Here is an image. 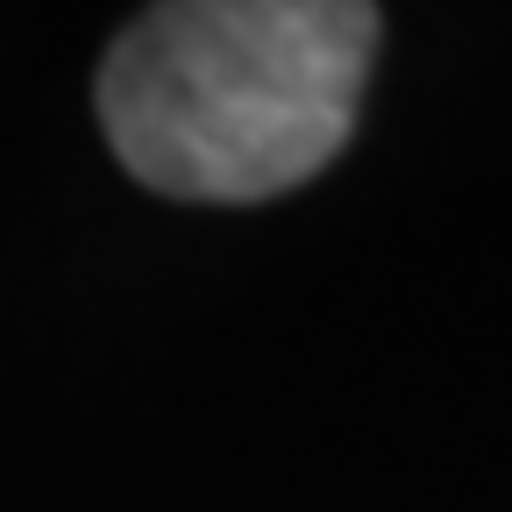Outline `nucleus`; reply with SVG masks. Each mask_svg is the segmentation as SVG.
<instances>
[{"instance_id":"1","label":"nucleus","mask_w":512,"mask_h":512,"mask_svg":"<svg viewBox=\"0 0 512 512\" xmlns=\"http://www.w3.org/2000/svg\"><path fill=\"white\" fill-rule=\"evenodd\" d=\"M384 15L363 0H171L100 57V128L164 200L256 207L328 171Z\"/></svg>"}]
</instances>
